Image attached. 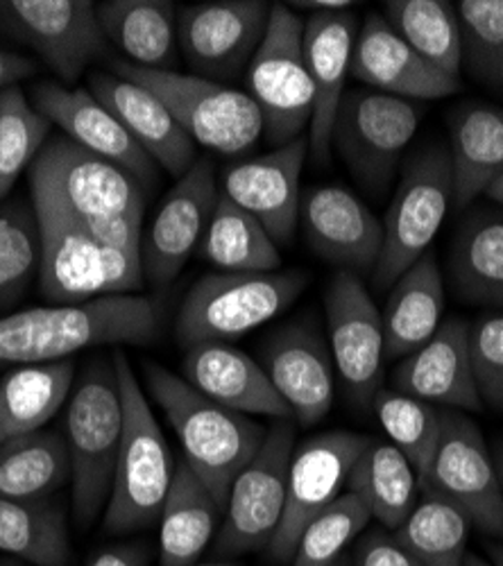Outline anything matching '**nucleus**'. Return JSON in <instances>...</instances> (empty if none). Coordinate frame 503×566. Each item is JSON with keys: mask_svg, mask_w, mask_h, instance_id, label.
<instances>
[{"mask_svg": "<svg viewBox=\"0 0 503 566\" xmlns=\"http://www.w3.org/2000/svg\"><path fill=\"white\" fill-rule=\"evenodd\" d=\"M470 531V518L453 503L422 494L392 535L422 566H465Z\"/></svg>", "mask_w": 503, "mask_h": 566, "instance_id": "39", "label": "nucleus"}, {"mask_svg": "<svg viewBox=\"0 0 503 566\" xmlns=\"http://www.w3.org/2000/svg\"><path fill=\"white\" fill-rule=\"evenodd\" d=\"M295 451V429L289 419L265 433L256 455L239 471L227 494L222 524L213 539L220 557L268 548L277 535L286 507L289 469Z\"/></svg>", "mask_w": 503, "mask_h": 566, "instance_id": "11", "label": "nucleus"}, {"mask_svg": "<svg viewBox=\"0 0 503 566\" xmlns=\"http://www.w3.org/2000/svg\"><path fill=\"white\" fill-rule=\"evenodd\" d=\"M161 302L112 295L82 304H53L0 317V367L69 360L103 345H148L159 334Z\"/></svg>", "mask_w": 503, "mask_h": 566, "instance_id": "1", "label": "nucleus"}, {"mask_svg": "<svg viewBox=\"0 0 503 566\" xmlns=\"http://www.w3.org/2000/svg\"><path fill=\"white\" fill-rule=\"evenodd\" d=\"M39 270V227L34 211H0V297L12 295Z\"/></svg>", "mask_w": 503, "mask_h": 566, "instance_id": "44", "label": "nucleus"}, {"mask_svg": "<svg viewBox=\"0 0 503 566\" xmlns=\"http://www.w3.org/2000/svg\"><path fill=\"white\" fill-rule=\"evenodd\" d=\"M370 518L368 505L356 494H340L327 510L311 518L295 544L291 566H336Z\"/></svg>", "mask_w": 503, "mask_h": 566, "instance_id": "42", "label": "nucleus"}, {"mask_svg": "<svg viewBox=\"0 0 503 566\" xmlns=\"http://www.w3.org/2000/svg\"><path fill=\"white\" fill-rule=\"evenodd\" d=\"M34 73H36V66L32 60L0 51V91L17 86V82H21Z\"/></svg>", "mask_w": 503, "mask_h": 566, "instance_id": "48", "label": "nucleus"}, {"mask_svg": "<svg viewBox=\"0 0 503 566\" xmlns=\"http://www.w3.org/2000/svg\"><path fill=\"white\" fill-rule=\"evenodd\" d=\"M150 553L146 544H116L101 548L86 566H148Z\"/></svg>", "mask_w": 503, "mask_h": 566, "instance_id": "47", "label": "nucleus"}, {"mask_svg": "<svg viewBox=\"0 0 503 566\" xmlns=\"http://www.w3.org/2000/svg\"><path fill=\"white\" fill-rule=\"evenodd\" d=\"M0 566H19V564L12 559H0Z\"/></svg>", "mask_w": 503, "mask_h": 566, "instance_id": "55", "label": "nucleus"}, {"mask_svg": "<svg viewBox=\"0 0 503 566\" xmlns=\"http://www.w3.org/2000/svg\"><path fill=\"white\" fill-rule=\"evenodd\" d=\"M470 358L483 406L503 412V313L483 315L470 326Z\"/></svg>", "mask_w": 503, "mask_h": 566, "instance_id": "45", "label": "nucleus"}, {"mask_svg": "<svg viewBox=\"0 0 503 566\" xmlns=\"http://www.w3.org/2000/svg\"><path fill=\"white\" fill-rule=\"evenodd\" d=\"M358 17L349 12H313L304 23V60L313 82V116L308 125V155L315 164H327L332 134L343 103L349 73Z\"/></svg>", "mask_w": 503, "mask_h": 566, "instance_id": "23", "label": "nucleus"}, {"mask_svg": "<svg viewBox=\"0 0 503 566\" xmlns=\"http://www.w3.org/2000/svg\"><path fill=\"white\" fill-rule=\"evenodd\" d=\"M453 207L465 209L503 175V109L465 103L449 114Z\"/></svg>", "mask_w": 503, "mask_h": 566, "instance_id": "28", "label": "nucleus"}, {"mask_svg": "<svg viewBox=\"0 0 503 566\" xmlns=\"http://www.w3.org/2000/svg\"><path fill=\"white\" fill-rule=\"evenodd\" d=\"M459 8L463 69L481 86L503 93V0H463Z\"/></svg>", "mask_w": 503, "mask_h": 566, "instance_id": "43", "label": "nucleus"}, {"mask_svg": "<svg viewBox=\"0 0 503 566\" xmlns=\"http://www.w3.org/2000/svg\"><path fill=\"white\" fill-rule=\"evenodd\" d=\"M51 120H45L19 86L0 91V200L45 146Z\"/></svg>", "mask_w": 503, "mask_h": 566, "instance_id": "41", "label": "nucleus"}, {"mask_svg": "<svg viewBox=\"0 0 503 566\" xmlns=\"http://www.w3.org/2000/svg\"><path fill=\"white\" fill-rule=\"evenodd\" d=\"M392 388L444 410L479 412L483 401L472 371L470 324L461 317L444 319L429 343L401 358Z\"/></svg>", "mask_w": 503, "mask_h": 566, "instance_id": "24", "label": "nucleus"}, {"mask_svg": "<svg viewBox=\"0 0 503 566\" xmlns=\"http://www.w3.org/2000/svg\"><path fill=\"white\" fill-rule=\"evenodd\" d=\"M329 352L356 408H370L381 390L386 338L384 319L358 274L340 270L325 295Z\"/></svg>", "mask_w": 503, "mask_h": 566, "instance_id": "14", "label": "nucleus"}, {"mask_svg": "<svg viewBox=\"0 0 503 566\" xmlns=\"http://www.w3.org/2000/svg\"><path fill=\"white\" fill-rule=\"evenodd\" d=\"M494 467H496V474H499V481H501V488H503V442H499L494 447Z\"/></svg>", "mask_w": 503, "mask_h": 566, "instance_id": "51", "label": "nucleus"}, {"mask_svg": "<svg viewBox=\"0 0 503 566\" xmlns=\"http://www.w3.org/2000/svg\"><path fill=\"white\" fill-rule=\"evenodd\" d=\"M261 367L302 427L323 421L334 406L329 343L304 322L282 326L261 349Z\"/></svg>", "mask_w": 503, "mask_h": 566, "instance_id": "21", "label": "nucleus"}, {"mask_svg": "<svg viewBox=\"0 0 503 566\" xmlns=\"http://www.w3.org/2000/svg\"><path fill=\"white\" fill-rule=\"evenodd\" d=\"M453 205V170L449 150L431 146L410 157L384 218V243L373 281L379 291L416 265L438 235Z\"/></svg>", "mask_w": 503, "mask_h": 566, "instance_id": "8", "label": "nucleus"}, {"mask_svg": "<svg viewBox=\"0 0 503 566\" xmlns=\"http://www.w3.org/2000/svg\"><path fill=\"white\" fill-rule=\"evenodd\" d=\"M30 191L53 198L86 222L144 216V184L120 166L88 153L66 136L45 140L28 170Z\"/></svg>", "mask_w": 503, "mask_h": 566, "instance_id": "10", "label": "nucleus"}, {"mask_svg": "<svg viewBox=\"0 0 503 566\" xmlns=\"http://www.w3.org/2000/svg\"><path fill=\"white\" fill-rule=\"evenodd\" d=\"M220 191L211 159H198L181 175L161 202L142 243L144 276L155 286H168L185 270L213 216Z\"/></svg>", "mask_w": 503, "mask_h": 566, "instance_id": "18", "label": "nucleus"}, {"mask_svg": "<svg viewBox=\"0 0 503 566\" xmlns=\"http://www.w3.org/2000/svg\"><path fill=\"white\" fill-rule=\"evenodd\" d=\"M444 281L433 254L410 265L390 289L384 319L386 358L397 360L418 352L442 324Z\"/></svg>", "mask_w": 503, "mask_h": 566, "instance_id": "29", "label": "nucleus"}, {"mask_svg": "<svg viewBox=\"0 0 503 566\" xmlns=\"http://www.w3.org/2000/svg\"><path fill=\"white\" fill-rule=\"evenodd\" d=\"M306 155L308 136H300L274 153L230 166L222 177L220 193L256 218L277 248L291 245L300 227Z\"/></svg>", "mask_w": 503, "mask_h": 566, "instance_id": "19", "label": "nucleus"}, {"mask_svg": "<svg viewBox=\"0 0 503 566\" xmlns=\"http://www.w3.org/2000/svg\"><path fill=\"white\" fill-rule=\"evenodd\" d=\"M96 14L105 39L125 53L127 64L175 71L179 43L170 0H105Z\"/></svg>", "mask_w": 503, "mask_h": 566, "instance_id": "30", "label": "nucleus"}, {"mask_svg": "<svg viewBox=\"0 0 503 566\" xmlns=\"http://www.w3.org/2000/svg\"><path fill=\"white\" fill-rule=\"evenodd\" d=\"M347 488L379 524L395 533L420 501V481L413 464L390 442L370 440L354 462Z\"/></svg>", "mask_w": 503, "mask_h": 566, "instance_id": "34", "label": "nucleus"}, {"mask_svg": "<svg viewBox=\"0 0 503 566\" xmlns=\"http://www.w3.org/2000/svg\"><path fill=\"white\" fill-rule=\"evenodd\" d=\"M373 438L349 431H329L300 442L293 451L286 488V507L268 553L289 564L295 544L313 516L327 510L347 485L349 471Z\"/></svg>", "mask_w": 503, "mask_h": 566, "instance_id": "16", "label": "nucleus"}, {"mask_svg": "<svg viewBox=\"0 0 503 566\" xmlns=\"http://www.w3.org/2000/svg\"><path fill=\"white\" fill-rule=\"evenodd\" d=\"M440 417V440L420 494L453 503L474 528L503 542V488L481 429L459 410L442 408Z\"/></svg>", "mask_w": 503, "mask_h": 566, "instance_id": "12", "label": "nucleus"}, {"mask_svg": "<svg viewBox=\"0 0 503 566\" xmlns=\"http://www.w3.org/2000/svg\"><path fill=\"white\" fill-rule=\"evenodd\" d=\"M272 6L265 0H209L177 19V43L193 75L222 84L256 55Z\"/></svg>", "mask_w": 503, "mask_h": 566, "instance_id": "15", "label": "nucleus"}, {"mask_svg": "<svg viewBox=\"0 0 503 566\" xmlns=\"http://www.w3.org/2000/svg\"><path fill=\"white\" fill-rule=\"evenodd\" d=\"M354 566H422L392 533L370 531L354 546Z\"/></svg>", "mask_w": 503, "mask_h": 566, "instance_id": "46", "label": "nucleus"}, {"mask_svg": "<svg viewBox=\"0 0 503 566\" xmlns=\"http://www.w3.org/2000/svg\"><path fill=\"white\" fill-rule=\"evenodd\" d=\"M490 551V557H492V564L494 566H503V542H494L488 546Z\"/></svg>", "mask_w": 503, "mask_h": 566, "instance_id": "52", "label": "nucleus"}, {"mask_svg": "<svg viewBox=\"0 0 503 566\" xmlns=\"http://www.w3.org/2000/svg\"><path fill=\"white\" fill-rule=\"evenodd\" d=\"M300 227L317 256L354 274H373L384 224L343 186H313L300 200Z\"/></svg>", "mask_w": 503, "mask_h": 566, "instance_id": "20", "label": "nucleus"}, {"mask_svg": "<svg viewBox=\"0 0 503 566\" xmlns=\"http://www.w3.org/2000/svg\"><path fill=\"white\" fill-rule=\"evenodd\" d=\"M465 566H494V564L485 562V559H483V557H479V555H468Z\"/></svg>", "mask_w": 503, "mask_h": 566, "instance_id": "53", "label": "nucleus"}, {"mask_svg": "<svg viewBox=\"0 0 503 566\" xmlns=\"http://www.w3.org/2000/svg\"><path fill=\"white\" fill-rule=\"evenodd\" d=\"M373 408L390 444L397 447L408 458V462L413 464L420 481L427 474L440 440V410L395 388L379 390Z\"/></svg>", "mask_w": 503, "mask_h": 566, "instance_id": "40", "label": "nucleus"}, {"mask_svg": "<svg viewBox=\"0 0 503 566\" xmlns=\"http://www.w3.org/2000/svg\"><path fill=\"white\" fill-rule=\"evenodd\" d=\"M349 73L375 91L408 103L440 101L463 88L459 77H451L427 62L375 12L368 14L358 30Z\"/></svg>", "mask_w": 503, "mask_h": 566, "instance_id": "22", "label": "nucleus"}, {"mask_svg": "<svg viewBox=\"0 0 503 566\" xmlns=\"http://www.w3.org/2000/svg\"><path fill=\"white\" fill-rule=\"evenodd\" d=\"M304 19L274 3L268 30L248 71V96L261 112L263 134L272 146H286L308 134L313 82L304 60Z\"/></svg>", "mask_w": 503, "mask_h": 566, "instance_id": "9", "label": "nucleus"}, {"mask_svg": "<svg viewBox=\"0 0 503 566\" xmlns=\"http://www.w3.org/2000/svg\"><path fill=\"white\" fill-rule=\"evenodd\" d=\"M91 0H0V30L23 41L64 82H75L105 53Z\"/></svg>", "mask_w": 503, "mask_h": 566, "instance_id": "17", "label": "nucleus"}, {"mask_svg": "<svg viewBox=\"0 0 503 566\" xmlns=\"http://www.w3.org/2000/svg\"><path fill=\"white\" fill-rule=\"evenodd\" d=\"M114 71L155 93L179 127L200 146L224 157H239L259 144L263 120L248 93L198 75L146 71L127 62H116Z\"/></svg>", "mask_w": 503, "mask_h": 566, "instance_id": "7", "label": "nucleus"}, {"mask_svg": "<svg viewBox=\"0 0 503 566\" xmlns=\"http://www.w3.org/2000/svg\"><path fill=\"white\" fill-rule=\"evenodd\" d=\"M336 566H349V564H345V562H338V564H336Z\"/></svg>", "mask_w": 503, "mask_h": 566, "instance_id": "56", "label": "nucleus"}, {"mask_svg": "<svg viewBox=\"0 0 503 566\" xmlns=\"http://www.w3.org/2000/svg\"><path fill=\"white\" fill-rule=\"evenodd\" d=\"M449 274L461 300L503 308V211L481 209L459 227Z\"/></svg>", "mask_w": 503, "mask_h": 566, "instance_id": "33", "label": "nucleus"}, {"mask_svg": "<svg viewBox=\"0 0 503 566\" xmlns=\"http://www.w3.org/2000/svg\"><path fill=\"white\" fill-rule=\"evenodd\" d=\"M73 381L71 360L12 367L0 379V444L43 431L69 401Z\"/></svg>", "mask_w": 503, "mask_h": 566, "instance_id": "32", "label": "nucleus"}, {"mask_svg": "<svg viewBox=\"0 0 503 566\" xmlns=\"http://www.w3.org/2000/svg\"><path fill=\"white\" fill-rule=\"evenodd\" d=\"M146 386L185 449V462L211 492L224 514L227 494L239 471L256 455L265 429L198 392L170 369L146 363Z\"/></svg>", "mask_w": 503, "mask_h": 566, "instance_id": "3", "label": "nucleus"}, {"mask_svg": "<svg viewBox=\"0 0 503 566\" xmlns=\"http://www.w3.org/2000/svg\"><path fill=\"white\" fill-rule=\"evenodd\" d=\"M388 25L427 62L461 80L463 36L459 8L447 0H388Z\"/></svg>", "mask_w": 503, "mask_h": 566, "instance_id": "37", "label": "nucleus"}, {"mask_svg": "<svg viewBox=\"0 0 503 566\" xmlns=\"http://www.w3.org/2000/svg\"><path fill=\"white\" fill-rule=\"evenodd\" d=\"M220 505L196 476V471L181 460L161 507L159 518V564L191 566L216 539L220 524Z\"/></svg>", "mask_w": 503, "mask_h": 566, "instance_id": "31", "label": "nucleus"}, {"mask_svg": "<svg viewBox=\"0 0 503 566\" xmlns=\"http://www.w3.org/2000/svg\"><path fill=\"white\" fill-rule=\"evenodd\" d=\"M191 566H237V564H230V562H211V564H191Z\"/></svg>", "mask_w": 503, "mask_h": 566, "instance_id": "54", "label": "nucleus"}, {"mask_svg": "<svg viewBox=\"0 0 503 566\" xmlns=\"http://www.w3.org/2000/svg\"><path fill=\"white\" fill-rule=\"evenodd\" d=\"M39 227V286L55 304L136 295L146 283L142 252L101 241L53 198L30 191Z\"/></svg>", "mask_w": 503, "mask_h": 566, "instance_id": "2", "label": "nucleus"}, {"mask_svg": "<svg viewBox=\"0 0 503 566\" xmlns=\"http://www.w3.org/2000/svg\"><path fill=\"white\" fill-rule=\"evenodd\" d=\"M289 8H302L308 12H349L356 3L352 0H295V3H289Z\"/></svg>", "mask_w": 503, "mask_h": 566, "instance_id": "49", "label": "nucleus"}, {"mask_svg": "<svg viewBox=\"0 0 503 566\" xmlns=\"http://www.w3.org/2000/svg\"><path fill=\"white\" fill-rule=\"evenodd\" d=\"M112 360L123 401V438L103 531L129 535L159 524L177 464L127 356L118 349Z\"/></svg>", "mask_w": 503, "mask_h": 566, "instance_id": "4", "label": "nucleus"}, {"mask_svg": "<svg viewBox=\"0 0 503 566\" xmlns=\"http://www.w3.org/2000/svg\"><path fill=\"white\" fill-rule=\"evenodd\" d=\"M483 196L503 207V175H499V177L488 186V191H485Z\"/></svg>", "mask_w": 503, "mask_h": 566, "instance_id": "50", "label": "nucleus"}, {"mask_svg": "<svg viewBox=\"0 0 503 566\" xmlns=\"http://www.w3.org/2000/svg\"><path fill=\"white\" fill-rule=\"evenodd\" d=\"M420 120L422 112L413 103L375 88L352 91L338 107L332 146L360 186L384 193Z\"/></svg>", "mask_w": 503, "mask_h": 566, "instance_id": "13", "label": "nucleus"}, {"mask_svg": "<svg viewBox=\"0 0 503 566\" xmlns=\"http://www.w3.org/2000/svg\"><path fill=\"white\" fill-rule=\"evenodd\" d=\"M0 553L32 566H69L71 537L62 507L45 499L0 496Z\"/></svg>", "mask_w": 503, "mask_h": 566, "instance_id": "36", "label": "nucleus"}, {"mask_svg": "<svg viewBox=\"0 0 503 566\" xmlns=\"http://www.w3.org/2000/svg\"><path fill=\"white\" fill-rule=\"evenodd\" d=\"M88 91L112 112L139 148L177 179L198 161L196 140L179 127L166 105L148 88L120 75L94 73L88 77Z\"/></svg>", "mask_w": 503, "mask_h": 566, "instance_id": "26", "label": "nucleus"}, {"mask_svg": "<svg viewBox=\"0 0 503 566\" xmlns=\"http://www.w3.org/2000/svg\"><path fill=\"white\" fill-rule=\"evenodd\" d=\"M181 371L198 392L234 412L274 419L293 417L261 363L230 343H205L187 349Z\"/></svg>", "mask_w": 503, "mask_h": 566, "instance_id": "27", "label": "nucleus"}, {"mask_svg": "<svg viewBox=\"0 0 503 566\" xmlns=\"http://www.w3.org/2000/svg\"><path fill=\"white\" fill-rule=\"evenodd\" d=\"M306 283L308 274L302 270L207 274L181 302L175 338L185 349L243 338L286 311Z\"/></svg>", "mask_w": 503, "mask_h": 566, "instance_id": "6", "label": "nucleus"}, {"mask_svg": "<svg viewBox=\"0 0 503 566\" xmlns=\"http://www.w3.org/2000/svg\"><path fill=\"white\" fill-rule=\"evenodd\" d=\"M71 483L66 440L51 431L19 436L0 444V496L43 501Z\"/></svg>", "mask_w": 503, "mask_h": 566, "instance_id": "35", "label": "nucleus"}, {"mask_svg": "<svg viewBox=\"0 0 503 566\" xmlns=\"http://www.w3.org/2000/svg\"><path fill=\"white\" fill-rule=\"evenodd\" d=\"M123 438V401L114 360L91 363L66 408L73 514L88 528L109 503Z\"/></svg>", "mask_w": 503, "mask_h": 566, "instance_id": "5", "label": "nucleus"}, {"mask_svg": "<svg viewBox=\"0 0 503 566\" xmlns=\"http://www.w3.org/2000/svg\"><path fill=\"white\" fill-rule=\"evenodd\" d=\"M202 254L222 272H277L282 265L263 224L222 193L202 235Z\"/></svg>", "mask_w": 503, "mask_h": 566, "instance_id": "38", "label": "nucleus"}, {"mask_svg": "<svg viewBox=\"0 0 503 566\" xmlns=\"http://www.w3.org/2000/svg\"><path fill=\"white\" fill-rule=\"evenodd\" d=\"M34 109L57 125L66 138L94 153L142 184L155 179V161L139 148L127 129L107 112L88 88H69L55 82H41L32 88Z\"/></svg>", "mask_w": 503, "mask_h": 566, "instance_id": "25", "label": "nucleus"}]
</instances>
